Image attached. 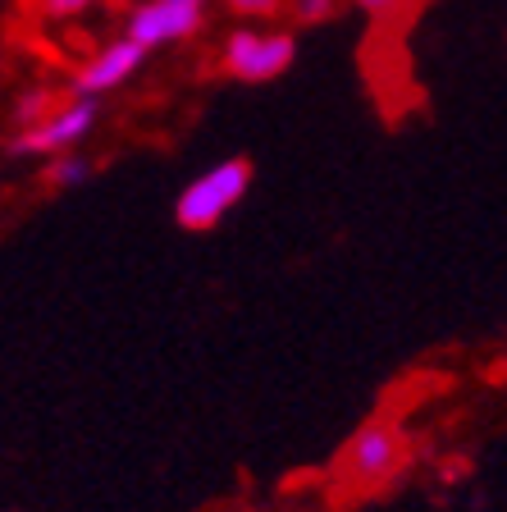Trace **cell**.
I'll use <instances>...</instances> for the list:
<instances>
[{
  "label": "cell",
  "mask_w": 507,
  "mask_h": 512,
  "mask_svg": "<svg viewBox=\"0 0 507 512\" xmlns=\"http://www.w3.org/2000/svg\"><path fill=\"white\" fill-rule=\"evenodd\" d=\"M87 174H92V165H87L83 156H74V151H60V156L46 160V179H51L55 188H78Z\"/></svg>",
  "instance_id": "obj_7"
},
{
  "label": "cell",
  "mask_w": 507,
  "mask_h": 512,
  "mask_svg": "<svg viewBox=\"0 0 507 512\" xmlns=\"http://www.w3.org/2000/svg\"><path fill=\"white\" fill-rule=\"evenodd\" d=\"M201 28V10L197 5H183V0H147L138 10L128 14L124 23V37L128 42H138L142 51H156V46H174L183 37Z\"/></svg>",
  "instance_id": "obj_5"
},
{
  "label": "cell",
  "mask_w": 507,
  "mask_h": 512,
  "mask_svg": "<svg viewBox=\"0 0 507 512\" xmlns=\"http://www.w3.org/2000/svg\"><path fill=\"white\" fill-rule=\"evenodd\" d=\"M96 0H37V10L46 14V19H78V14H87Z\"/></svg>",
  "instance_id": "obj_9"
},
{
  "label": "cell",
  "mask_w": 507,
  "mask_h": 512,
  "mask_svg": "<svg viewBox=\"0 0 507 512\" xmlns=\"http://www.w3.org/2000/svg\"><path fill=\"white\" fill-rule=\"evenodd\" d=\"M51 106H55V92H46V87H28V92L14 101V119H19V124H37Z\"/></svg>",
  "instance_id": "obj_8"
},
{
  "label": "cell",
  "mask_w": 507,
  "mask_h": 512,
  "mask_svg": "<svg viewBox=\"0 0 507 512\" xmlns=\"http://www.w3.org/2000/svg\"><path fill=\"white\" fill-rule=\"evenodd\" d=\"M183 5H197V10H206V5H211V0H183Z\"/></svg>",
  "instance_id": "obj_13"
},
{
  "label": "cell",
  "mask_w": 507,
  "mask_h": 512,
  "mask_svg": "<svg viewBox=\"0 0 507 512\" xmlns=\"http://www.w3.org/2000/svg\"><path fill=\"white\" fill-rule=\"evenodd\" d=\"M297 46L288 32L279 28H238L224 42V69L238 83H270V78L288 74Z\"/></svg>",
  "instance_id": "obj_3"
},
{
  "label": "cell",
  "mask_w": 507,
  "mask_h": 512,
  "mask_svg": "<svg viewBox=\"0 0 507 512\" xmlns=\"http://www.w3.org/2000/svg\"><path fill=\"white\" fill-rule=\"evenodd\" d=\"M402 458H407V439L393 421H366L343 448V471L357 485H380V480L398 476Z\"/></svg>",
  "instance_id": "obj_4"
},
{
  "label": "cell",
  "mask_w": 507,
  "mask_h": 512,
  "mask_svg": "<svg viewBox=\"0 0 507 512\" xmlns=\"http://www.w3.org/2000/svg\"><path fill=\"white\" fill-rule=\"evenodd\" d=\"M293 10H297V19L302 23H316V19H325V14L334 10V0H297Z\"/></svg>",
  "instance_id": "obj_12"
},
{
  "label": "cell",
  "mask_w": 507,
  "mask_h": 512,
  "mask_svg": "<svg viewBox=\"0 0 507 512\" xmlns=\"http://www.w3.org/2000/svg\"><path fill=\"white\" fill-rule=\"evenodd\" d=\"M238 19H270V14H279V0H224Z\"/></svg>",
  "instance_id": "obj_10"
},
{
  "label": "cell",
  "mask_w": 507,
  "mask_h": 512,
  "mask_svg": "<svg viewBox=\"0 0 507 512\" xmlns=\"http://www.w3.org/2000/svg\"><path fill=\"white\" fill-rule=\"evenodd\" d=\"M101 119V106L92 96H74V101H55L37 124H23L10 138V156H60L74 151Z\"/></svg>",
  "instance_id": "obj_2"
},
{
  "label": "cell",
  "mask_w": 507,
  "mask_h": 512,
  "mask_svg": "<svg viewBox=\"0 0 507 512\" xmlns=\"http://www.w3.org/2000/svg\"><path fill=\"white\" fill-rule=\"evenodd\" d=\"M247 188H252V165L247 160H220L179 192L174 215H179L183 229H215L247 197Z\"/></svg>",
  "instance_id": "obj_1"
},
{
  "label": "cell",
  "mask_w": 507,
  "mask_h": 512,
  "mask_svg": "<svg viewBox=\"0 0 507 512\" xmlns=\"http://www.w3.org/2000/svg\"><path fill=\"white\" fill-rule=\"evenodd\" d=\"M361 14H370V19H389V14H398L407 0H352Z\"/></svg>",
  "instance_id": "obj_11"
},
{
  "label": "cell",
  "mask_w": 507,
  "mask_h": 512,
  "mask_svg": "<svg viewBox=\"0 0 507 512\" xmlns=\"http://www.w3.org/2000/svg\"><path fill=\"white\" fill-rule=\"evenodd\" d=\"M142 64H147V51H142L138 42H128V37L106 42L92 60H83V69L74 74V96H92L96 101V96H106V92H119Z\"/></svg>",
  "instance_id": "obj_6"
}]
</instances>
